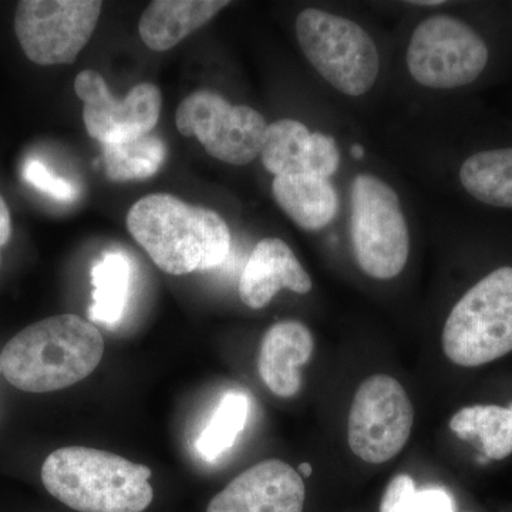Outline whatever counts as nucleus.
Masks as SVG:
<instances>
[{"instance_id":"nucleus-5","label":"nucleus","mask_w":512,"mask_h":512,"mask_svg":"<svg viewBox=\"0 0 512 512\" xmlns=\"http://www.w3.org/2000/svg\"><path fill=\"white\" fill-rule=\"evenodd\" d=\"M295 28L306 59L330 86L352 97L372 89L379 74V52L362 26L309 8L299 13Z\"/></svg>"},{"instance_id":"nucleus-22","label":"nucleus","mask_w":512,"mask_h":512,"mask_svg":"<svg viewBox=\"0 0 512 512\" xmlns=\"http://www.w3.org/2000/svg\"><path fill=\"white\" fill-rule=\"evenodd\" d=\"M249 409V399L244 393L229 392L222 397L214 416L197 441L198 453L204 460H217L234 446L247 426Z\"/></svg>"},{"instance_id":"nucleus-24","label":"nucleus","mask_w":512,"mask_h":512,"mask_svg":"<svg viewBox=\"0 0 512 512\" xmlns=\"http://www.w3.org/2000/svg\"><path fill=\"white\" fill-rule=\"evenodd\" d=\"M23 178L36 190L45 192L57 201L73 202L79 197V190L70 181L53 175L37 160H29L23 168Z\"/></svg>"},{"instance_id":"nucleus-30","label":"nucleus","mask_w":512,"mask_h":512,"mask_svg":"<svg viewBox=\"0 0 512 512\" xmlns=\"http://www.w3.org/2000/svg\"><path fill=\"white\" fill-rule=\"evenodd\" d=\"M0 373H2V367H0Z\"/></svg>"},{"instance_id":"nucleus-1","label":"nucleus","mask_w":512,"mask_h":512,"mask_svg":"<svg viewBox=\"0 0 512 512\" xmlns=\"http://www.w3.org/2000/svg\"><path fill=\"white\" fill-rule=\"evenodd\" d=\"M126 224L131 237L165 274L217 268L231 249V232L218 212L170 194L138 200L128 211Z\"/></svg>"},{"instance_id":"nucleus-14","label":"nucleus","mask_w":512,"mask_h":512,"mask_svg":"<svg viewBox=\"0 0 512 512\" xmlns=\"http://www.w3.org/2000/svg\"><path fill=\"white\" fill-rule=\"evenodd\" d=\"M315 340L308 326L284 320L266 330L259 346L258 372L262 382L282 399L301 390V367L311 360Z\"/></svg>"},{"instance_id":"nucleus-16","label":"nucleus","mask_w":512,"mask_h":512,"mask_svg":"<svg viewBox=\"0 0 512 512\" xmlns=\"http://www.w3.org/2000/svg\"><path fill=\"white\" fill-rule=\"evenodd\" d=\"M272 194L282 211L306 231L328 227L339 211L338 192L328 178L282 175L272 181Z\"/></svg>"},{"instance_id":"nucleus-2","label":"nucleus","mask_w":512,"mask_h":512,"mask_svg":"<svg viewBox=\"0 0 512 512\" xmlns=\"http://www.w3.org/2000/svg\"><path fill=\"white\" fill-rule=\"evenodd\" d=\"M103 353L100 330L66 313L33 323L10 339L0 353V367L16 389L50 393L92 375Z\"/></svg>"},{"instance_id":"nucleus-8","label":"nucleus","mask_w":512,"mask_h":512,"mask_svg":"<svg viewBox=\"0 0 512 512\" xmlns=\"http://www.w3.org/2000/svg\"><path fill=\"white\" fill-rule=\"evenodd\" d=\"M413 423L412 400L402 383L387 375L367 377L350 406V450L365 463H387L406 446Z\"/></svg>"},{"instance_id":"nucleus-20","label":"nucleus","mask_w":512,"mask_h":512,"mask_svg":"<svg viewBox=\"0 0 512 512\" xmlns=\"http://www.w3.org/2000/svg\"><path fill=\"white\" fill-rule=\"evenodd\" d=\"M101 147L107 177L116 183L147 180L160 171L167 158V146L153 133Z\"/></svg>"},{"instance_id":"nucleus-25","label":"nucleus","mask_w":512,"mask_h":512,"mask_svg":"<svg viewBox=\"0 0 512 512\" xmlns=\"http://www.w3.org/2000/svg\"><path fill=\"white\" fill-rule=\"evenodd\" d=\"M339 164L340 154L335 140L322 133H312L306 174L329 180L338 171Z\"/></svg>"},{"instance_id":"nucleus-12","label":"nucleus","mask_w":512,"mask_h":512,"mask_svg":"<svg viewBox=\"0 0 512 512\" xmlns=\"http://www.w3.org/2000/svg\"><path fill=\"white\" fill-rule=\"evenodd\" d=\"M301 474L282 460H266L235 477L212 498L207 512H303Z\"/></svg>"},{"instance_id":"nucleus-18","label":"nucleus","mask_w":512,"mask_h":512,"mask_svg":"<svg viewBox=\"0 0 512 512\" xmlns=\"http://www.w3.org/2000/svg\"><path fill=\"white\" fill-rule=\"evenodd\" d=\"M460 181L476 200L493 207L512 208V148L468 157L461 165Z\"/></svg>"},{"instance_id":"nucleus-10","label":"nucleus","mask_w":512,"mask_h":512,"mask_svg":"<svg viewBox=\"0 0 512 512\" xmlns=\"http://www.w3.org/2000/svg\"><path fill=\"white\" fill-rule=\"evenodd\" d=\"M178 131L197 137L211 157L247 165L261 156L266 120L248 106H232L221 94L198 90L181 101L175 114Z\"/></svg>"},{"instance_id":"nucleus-9","label":"nucleus","mask_w":512,"mask_h":512,"mask_svg":"<svg viewBox=\"0 0 512 512\" xmlns=\"http://www.w3.org/2000/svg\"><path fill=\"white\" fill-rule=\"evenodd\" d=\"M99 0H22L15 15L19 45L39 66L72 64L92 39Z\"/></svg>"},{"instance_id":"nucleus-19","label":"nucleus","mask_w":512,"mask_h":512,"mask_svg":"<svg viewBox=\"0 0 512 512\" xmlns=\"http://www.w3.org/2000/svg\"><path fill=\"white\" fill-rule=\"evenodd\" d=\"M130 279V262L119 252H109L93 266V303L89 313L94 322L111 328L123 319L130 295Z\"/></svg>"},{"instance_id":"nucleus-15","label":"nucleus","mask_w":512,"mask_h":512,"mask_svg":"<svg viewBox=\"0 0 512 512\" xmlns=\"http://www.w3.org/2000/svg\"><path fill=\"white\" fill-rule=\"evenodd\" d=\"M228 5L227 0H154L141 15L138 33L148 49L167 52Z\"/></svg>"},{"instance_id":"nucleus-26","label":"nucleus","mask_w":512,"mask_h":512,"mask_svg":"<svg viewBox=\"0 0 512 512\" xmlns=\"http://www.w3.org/2000/svg\"><path fill=\"white\" fill-rule=\"evenodd\" d=\"M12 237V220H10V211L5 200L0 197V249L8 245Z\"/></svg>"},{"instance_id":"nucleus-3","label":"nucleus","mask_w":512,"mask_h":512,"mask_svg":"<svg viewBox=\"0 0 512 512\" xmlns=\"http://www.w3.org/2000/svg\"><path fill=\"white\" fill-rule=\"evenodd\" d=\"M151 470L89 447L53 451L42 467L43 485L56 500L79 512H143L153 503Z\"/></svg>"},{"instance_id":"nucleus-6","label":"nucleus","mask_w":512,"mask_h":512,"mask_svg":"<svg viewBox=\"0 0 512 512\" xmlns=\"http://www.w3.org/2000/svg\"><path fill=\"white\" fill-rule=\"evenodd\" d=\"M350 239L357 265L375 279L402 274L410 252L399 197L375 175H357L350 191Z\"/></svg>"},{"instance_id":"nucleus-7","label":"nucleus","mask_w":512,"mask_h":512,"mask_svg":"<svg viewBox=\"0 0 512 512\" xmlns=\"http://www.w3.org/2000/svg\"><path fill=\"white\" fill-rule=\"evenodd\" d=\"M487 63L483 37L451 16H431L421 22L407 49L410 74L430 89L467 86L480 77Z\"/></svg>"},{"instance_id":"nucleus-31","label":"nucleus","mask_w":512,"mask_h":512,"mask_svg":"<svg viewBox=\"0 0 512 512\" xmlns=\"http://www.w3.org/2000/svg\"><path fill=\"white\" fill-rule=\"evenodd\" d=\"M510 409L512 410V403L510 404Z\"/></svg>"},{"instance_id":"nucleus-28","label":"nucleus","mask_w":512,"mask_h":512,"mask_svg":"<svg viewBox=\"0 0 512 512\" xmlns=\"http://www.w3.org/2000/svg\"><path fill=\"white\" fill-rule=\"evenodd\" d=\"M352 156L357 158V160H362L363 156H365V150H363L362 146L356 144V146L352 147Z\"/></svg>"},{"instance_id":"nucleus-21","label":"nucleus","mask_w":512,"mask_h":512,"mask_svg":"<svg viewBox=\"0 0 512 512\" xmlns=\"http://www.w3.org/2000/svg\"><path fill=\"white\" fill-rule=\"evenodd\" d=\"M312 133L298 120L275 121L266 128L262 163L275 177L306 174Z\"/></svg>"},{"instance_id":"nucleus-13","label":"nucleus","mask_w":512,"mask_h":512,"mask_svg":"<svg viewBox=\"0 0 512 512\" xmlns=\"http://www.w3.org/2000/svg\"><path fill=\"white\" fill-rule=\"evenodd\" d=\"M285 288L305 295L312 291L311 276L286 242L279 238L262 239L239 278V298L248 308L262 309Z\"/></svg>"},{"instance_id":"nucleus-27","label":"nucleus","mask_w":512,"mask_h":512,"mask_svg":"<svg viewBox=\"0 0 512 512\" xmlns=\"http://www.w3.org/2000/svg\"><path fill=\"white\" fill-rule=\"evenodd\" d=\"M298 473L303 474V476L309 477L312 474V466L308 463H302L298 468Z\"/></svg>"},{"instance_id":"nucleus-29","label":"nucleus","mask_w":512,"mask_h":512,"mask_svg":"<svg viewBox=\"0 0 512 512\" xmlns=\"http://www.w3.org/2000/svg\"><path fill=\"white\" fill-rule=\"evenodd\" d=\"M412 5H420V6H436V5H443V2L441 0H419V2H412Z\"/></svg>"},{"instance_id":"nucleus-11","label":"nucleus","mask_w":512,"mask_h":512,"mask_svg":"<svg viewBox=\"0 0 512 512\" xmlns=\"http://www.w3.org/2000/svg\"><path fill=\"white\" fill-rule=\"evenodd\" d=\"M74 92L84 104L87 133L101 146L146 136L160 120L163 97L153 83L137 84L123 100H117L99 72L83 70L74 80Z\"/></svg>"},{"instance_id":"nucleus-4","label":"nucleus","mask_w":512,"mask_h":512,"mask_svg":"<svg viewBox=\"0 0 512 512\" xmlns=\"http://www.w3.org/2000/svg\"><path fill=\"white\" fill-rule=\"evenodd\" d=\"M444 355L478 367L512 352V266L495 269L464 293L443 329Z\"/></svg>"},{"instance_id":"nucleus-23","label":"nucleus","mask_w":512,"mask_h":512,"mask_svg":"<svg viewBox=\"0 0 512 512\" xmlns=\"http://www.w3.org/2000/svg\"><path fill=\"white\" fill-rule=\"evenodd\" d=\"M380 512H456V503L443 488L417 490L412 477L399 474L387 484Z\"/></svg>"},{"instance_id":"nucleus-17","label":"nucleus","mask_w":512,"mask_h":512,"mask_svg":"<svg viewBox=\"0 0 512 512\" xmlns=\"http://www.w3.org/2000/svg\"><path fill=\"white\" fill-rule=\"evenodd\" d=\"M450 430L464 441L480 446L488 460L512 454V410L495 404L463 407L450 420Z\"/></svg>"}]
</instances>
